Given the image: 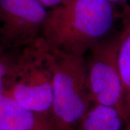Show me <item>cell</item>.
<instances>
[{
  "instance_id": "1",
  "label": "cell",
  "mask_w": 130,
  "mask_h": 130,
  "mask_svg": "<svg viewBox=\"0 0 130 130\" xmlns=\"http://www.w3.org/2000/svg\"><path fill=\"white\" fill-rule=\"evenodd\" d=\"M116 18L108 0H69L48 10L41 37L50 50L85 56L108 38Z\"/></svg>"
},
{
  "instance_id": "2",
  "label": "cell",
  "mask_w": 130,
  "mask_h": 130,
  "mask_svg": "<svg viewBox=\"0 0 130 130\" xmlns=\"http://www.w3.org/2000/svg\"><path fill=\"white\" fill-rule=\"evenodd\" d=\"M53 103L48 116L52 130H77L93 103L85 56L49 49Z\"/></svg>"
},
{
  "instance_id": "3",
  "label": "cell",
  "mask_w": 130,
  "mask_h": 130,
  "mask_svg": "<svg viewBox=\"0 0 130 130\" xmlns=\"http://www.w3.org/2000/svg\"><path fill=\"white\" fill-rule=\"evenodd\" d=\"M5 95L30 111L48 117L53 103L49 48L42 37L20 51Z\"/></svg>"
},
{
  "instance_id": "4",
  "label": "cell",
  "mask_w": 130,
  "mask_h": 130,
  "mask_svg": "<svg viewBox=\"0 0 130 130\" xmlns=\"http://www.w3.org/2000/svg\"><path fill=\"white\" fill-rule=\"evenodd\" d=\"M119 43L120 34L106 38L88 51L85 64L92 103L114 108L122 117V90L117 64Z\"/></svg>"
},
{
  "instance_id": "5",
  "label": "cell",
  "mask_w": 130,
  "mask_h": 130,
  "mask_svg": "<svg viewBox=\"0 0 130 130\" xmlns=\"http://www.w3.org/2000/svg\"><path fill=\"white\" fill-rule=\"evenodd\" d=\"M48 10L37 0H0V47L20 51L41 37Z\"/></svg>"
},
{
  "instance_id": "6",
  "label": "cell",
  "mask_w": 130,
  "mask_h": 130,
  "mask_svg": "<svg viewBox=\"0 0 130 130\" xmlns=\"http://www.w3.org/2000/svg\"><path fill=\"white\" fill-rule=\"evenodd\" d=\"M0 130H52L48 117L24 108L12 98L0 96Z\"/></svg>"
},
{
  "instance_id": "7",
  "label": "cell",
  "mask_w": 130,
  "mask_h": 130,
  "mask_svg": "<svg viewBox=\"0 0 130 130\" xmlns=\"http://www.w3.org/2000/svg\"><path fill=\"white\" fill-rule=\"evenodd\" d=\"M117 64L122 90V118L128 125L130 122V28H124L120 33Z\"/></svg>"
},
{
  "instance_id": "8",
  "label": "cell",
  "mask_w": 130,
  "mask_h": 130,
  "mask_svg": "<svg viewBox=\"0 0 130 130\" xmlns=\"http://www.w3.org/2000/svg\"><path fill=\"white\" fill-rule=\"evenodd\" d=\"M124 122L116 108L93 103L77 130H121Z\"/></svg>"
},
{
  "instance_id": "9",
  "label": "cell",
  "mask_w": 130,
  "mask_h": 130,
  "mask_svg": "<svg viewBox=\"0 0 130 130\" xmlns=\"http://www.w3.org/2000/svg\"><path fill=\"white\" fill-rule=\"evenodd\" d=\"M20 51H12L0 47V79L8 80L11 77Z\"/></svg>"
},
{
  "instance_id": "10",
  "label": "cell",
  "mask_w": 130,
  "mask_h": 130,
  "mask_svg": "<svg viewBox=\"0 0 130 130\" xmlns=\"http://www.w3.org/2000/svg\"><path fill=\"white\" fill-rule=\"evenodd\" d=\"M45 8H54L68 2L69 0H37Z\"/></svg>"
},
{
  "instance_id": "11",
  "label": "cell",
  "mask_w": 130,
  "mask_h": 130,
  "mask_svg": "<svg viewBox=\"0 0 130 130\" xmlns=\"http://www.w3.org/2000/svg\"><path fill=\"white\" fill-rule=\"evenodd\" d=\"M122 18H123L124 28H130V5H126L124 7Z\"/></svg>"
},
{
  "instance_id": "12",
  "label": "cell",
  "mask_w": 130,
  "mask_h": 130,
  "mask_svg": "<svg viewBox=\"0 0 130 130\" xmlns=\"http://www.w3.org/2000/svg\"><path fill=\"white\" fill-rule=\"evenodd\" d=\"M108 1L115 6V5H116V4H124V3H126L127 2H129L130 0H108Z\"/></svg>"
},
{
  "instance_id": "13",
  "label": "cell",
  "mask_w": 130,
  "mask_h": 130,
  "mask_svg": "<svg viewBox=\"0 0 130 130\" xmlns=\"http://www.w3.org/2000/svg\"><path fill=\"white\" fill-rule=\"evenodd\" d=\"M126 130H130V122L129 123V124L127 125V128H126Z\"/></svg>"
}]
</instances>
